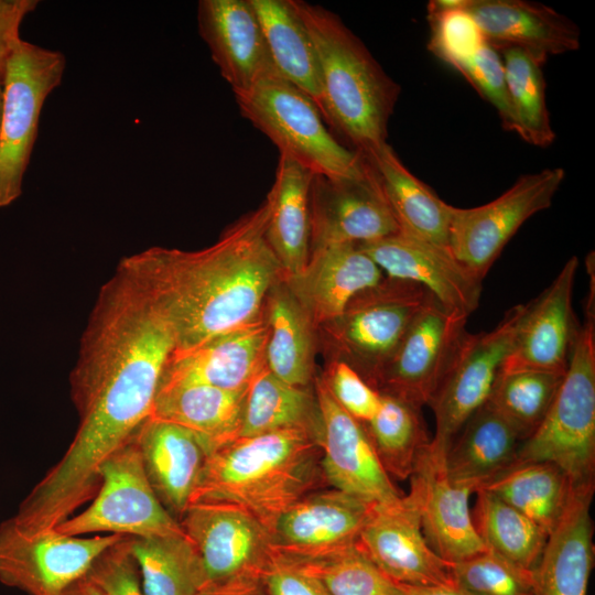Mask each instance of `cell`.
I'll list each match as a JSON object with an SVG mask.
<instances>
[{
    "label": "cell",
    "mask_w": 595,
    "mask_h": 595,
    "mask_svg": "<svg viewBox=\"0 0 595 595\" xmlns=\"http://www.w3.org/2000/svg\"><path fill=\"white\" fill-rule=\"evenodd\" d=\"M174 335L138 280L120 263L101 286L71 374L79 415L62 458L41 479L67 508L91 500L101 464L151 416Z\"/></svg>",
    "instance_id": "1"
},
{
    "label": "cell",
    "mask_w": 595,
    "mask_h": 595,
    "mask_svg": "<svg viewBox=\"0 0 595 595\" xmlns=\"http://www.w3.org/2000/svg\"><path fill=\"white\" fill-rule=\"evenodd\" d=\"M269 210L266 197L201 250L151 247L120 260L170 326L175 350L260 318L266 296L284 278L266 238Z\"/></svg>",
    "instance_id": "2"
},
{
    "label": "cell",
    "mask_w": 595,
    "mask_h": 595,
    "mask_svg": "<svg viewBox=\"0 0 595 595\" xmlns=\"http://www.w3.org/2000/svg\"><path fill=\"white\" fill-rule=\"evenodd\" d=\"M324 480L320 445L304 430L237 437L206 456L190 505H236L272 533L280 516Z\"/></svg>",
    "instance_id": "3"
},
{
    "label": "cell",
    "mask_w": 595,
    "mask_h": 595,
    "mask_svg": "<svg viewBox=\"0 0 595 595\" xmlns=\"http://www.w3.org/2000/svg\"><path fill=\"white\" fill-rule=\"evenodd\" d=\"M318 61L324 120L360 154L387 142L400 86L334 12L291 0Z\"/></svg>",
    "instance_id": "4"
},
{
    "label": "cell",
    "mask_w": 595,
    "mask_h": 595,
    "mask_svg": "<svg viewBox=\"0 0 595 595\" xmlns=\"http://www.w3.org/2000/svg\"><path fill=\"white\" fill-rule=\"evenodd\" d=\"M589 288L585 321L577 328L561 386L513 463H552L572 486L595 483V290Z\"/></svg>",
    "instance_id": "5"
},
{
    "label": "cell",
    "mask_w": 595,
    "mask_h": 595,
    "mask_svg": "<svg viewBox=\"0 0 595 595\" xmlns=\"http://www.w3.org/2000/svg\"><path fill=\"white\" fill-rule=\"evenodd\" d=\"M241 115L285 155L315 175L351 178L365 173V158L328 130L314 102L280 76L234 93Z\"/></svg>",
    "instance_id": "6"
},
{
    "label": "cell",
    "mask_w": 595,
    "mask_h": 595,
    "mask_svg": "<svg viewBox=\"0 0 595 595\" xmlns=\"http://www.w3.org/2000/svg\"><path fill=\"white\" fill-rule=\"evenodd\" d=\"M65 67L62 52L24 40L6 63L0 117V208L22 195L43 105L61 85Z\"/></svg>",
    "instance_id": "7"
},
{
    "label": "cell",
    "mask_w": 595,
    "mask_h": 595,
    "mask_svg": "<svg viewBox=\"0 0 595 595\" xmlns=\"http://www.w3.org/2000/svg\"><path fill=\"white\" fill-rule=\"evenodd\" d=\"M98 476L99 488L90 505L58 524L57 531L68 536L109 532L130 538L184 532L152 489L133 436L101 464Z\"/></svg>",
    "instance_id": "8"
},
{
    "label": "cell",
    "mask_w": 595,
    "mask_h": 595,
    "mask_svg": "<svg viewBox=\"0 0 595 595\" xmlns=\"http://www.w3.org/2000/svg\"><path fill=\"white\" fill-rule=\"evenodd\" d=\"M565 177L562 167L520 176L494 201L477 207L451 205L447 248L472 275L483 281L502 249L532 215L551 206Z\"/></svg>",
    "instance_id": "9"
},
{
    "label": "cell",
    "mask_w": 595,
    "mask_h": 595,
    "mask_svg": "<svg viewBox=\"0 0 595 595\" xmlns=\"http://www.w3.org/2000/svg\"><path fill=\"white\" fill-rule=\"evenodd\" d=\"M125 536H68L29 531L11 518L0 523V582L28 595H62L96 559Z\"/></svg>",
    "instance_id": "10"
},
{
    "label": "cell",
    "mask_w": 595,
    "mask_h": 595,
    "mask_svg": "<svg viewBox=\"0 0 595 595\" xmlns=\"http://www.w3.org/2000/svg\"><path fill=\"white\" fill-rule=\"evenodd\" d=\"M528 310L529 303L517 304L491 331L467 333L428 404L435 416L433 446L446 453L468 418L487 402Z\"/></svg>",
    "instance_id": "11"
},
{
    "label": "cell",
    "mask_w": 595,
    "mask_h": 595,
    "mask_svg": "<svg viewBox=\"0 0 595 595\" xmlns=\"http://www.w3.org/2000/svg\"><path fill=\"white\" fill-rule=\"evenodd\" d=\"M432 299L414 282L389 278L357 295L335 321L345 351L375 389L408 328Z\"/></svg>",
    "instance_id": "12"
},
{
    "label": "cell",
    "mask_w": 595,
    "mask_h": 595,
    "mask_svg": "<svg viewBox=\"0 0 595 595\" xmlns=\"http://www.w3.org/2000/svg\"><path fill=\"white\" fill-rule=\"evenodd\" d=\"M178 522L201 556L207 584L262 580L275 555L270 530L236 505L192 504Z\"/></svg>",
    "instance_id": "13"
},
{
    "label": "cell",
    "mask_w": 595,
    "mask_h": 595,
    "mask_svg": "<svg viewBox=\"0 0 595 595\" xmlns=\"http://www.w3.org/2000/svg\"><path fill=\"white\" fill-rule=\"evenodd\" d=\"M467 318L432 299L408 328L376 390L419 409L428 405L468 333Z\"/></svg>",
    "instance_id": "14"
},
{
    "label": "cell",
    "mask_w": 595,
    "mask_h": 595,
    "mask_svg": "<svg viewBox=\"0 0 595 595\" xmlns=\"http://www.w3.org/2000/svg\"><path fill=\"white\" fill-rule=\"evenodd\" d=\"M358 544L398 584L454 585L451 564L432 550L423 534L421 495L412 478L407 495L372 505Z\"/></svg>",
    "instance_id": "15"
},
{
    "label": "cell",
    "mask_w": 595,
    "mask_h": 595,
    "mask_svg": "<svg viewBox=\"0 0 595 595\" xmlns=\"http://www.w3.org/2000/svg\"><path fill=\"white\" fill-rule=\"evenodd\" d=\"M321 414V465L333 488L371 504L390 502L403 494L385 470L366 425L348 414L333 398L324 380L316 381Z\"/></svg>",
    "instance_id": "16"
},
{
    "label": "cell",
    "mask_w": 595,
    "mask_h": 595,
    "mask_svg": "<svg viewBox=\"0 0 595 595\" xmlns=\"http://www.w3.org/2000/svg\"><path fill=\"white\" fill-rule=\"evenodd\" d=\"M366 163L365 173L357 177L314 175L311 251L332 245L370 242L399 232L367 160Z\"/></svg>",
    "instance_id": "17"
},
{
    "label": "cell",
    "mask_w": 595,
    "mask_h": 595,
    "mask_svg": "<svg viewBox=\"0 0 595 595\" xmlns=\"http://www.w3.org/2000/svg\"><path fill=\"white\" fill-rule=\"evenodd\" d=\"M577 267V257H571L552 283L529 302L528 313L501 372L565 374L580 326L572 303Z\"/></svg>",
    "instance_id": "18"
},
{
    "label": "cell",
    "mask_w": 595,
    "mask_h": 595,
    "mask_svg": "<svg viewBox=\"0 0 595 595\" xmlns=\"http://www.w3.org/2000/svg\"><path fill=\"white\" fill-rule=\"evenodd\" d=\"M198 33L234 93L279 76L250 0H201Z\"/></svg>",
    "instance_id": "19"
},
{
    "label": "cell",
    "mask_w": 595,
    "mask_h": 595,
    "mask_svg": "<svg viewBox=\"0 0 595 595\" xmlns=\"http://www.w3.org/2000/svg\"><path fill=\"white\" fill-rule=\"evenodd\" d=\"M444 457L445 452L430 441L410 478L420 489L425 540L440 558L453 564L487 549L476 532L469 508L475 490L447 476Z\"/></svg>",
    "instance_id": "20"
},
{
    "label": "cell",
    "mask_w": 595,
    "mask_h": 595,
    "mask_svg": "<svg viewBox=\"0 0 595 595\" xmlns=\"http://www.w3.org/2000/svg\"><path fill=\"white\" fill-rule=\"evenodd\" d=\"M388 278L426 289L444 307L469 316L478 306L482 281L442 247L401 232L357 244Z\"/></svg>",
    "instance_id": "21"
},
{
    "label": "cell",
    "mask_w": 595,
    "mask_h": 595,
    "mask_svg": "<svg viewBox=\"0 0 595 595\" xmlns=\"http://www.w3.org/2000/svg\"><path fill=\"white\" fill-rule=\"evenodd\" d=\"M372 505L339 489H316L277 520L274 549L282 555L307 558L354 544Z\"/></svg>",
    "instance_id": "22"
},
{
    "label": "cell",
    "mask_w": 595,
    "mask_h": 595,
    "mask_svg": "<svg viewBox=\"0 0 595 595\" xmlns=\"http://www.w3.org/2000/svg\"><path fill=\"white\" fill-rule=\"evenodd\" d=\"M285 279L312 321L335 322L357 295L383 281V272L357 244H343L313 249L304 269Z\"/></svg>",
    "instance_id": "23"
},
{
    "label": "cell",
    "mask_w": 595,
    "mask_h": 595,
    "mask_svg": "<svg viewBox=\"0 0 595 595\" xmlns=\"http://www.w3.org/2000/svg\"><path fill=\"white\" fill-rule=\"evenodd\" d=\"M465 10L496 51L523 50L547 62L552 55L578 50L581 31L565 15L524 0H467Z\"/></svg>",
    "instance_id": "24"
},
{
    "label": "cell",
    "mask_w": 595,
    "mask_h": 595,
    "mask_svg": "<svg viewBox=\"0 0 595 595\" xmlns=\"http://www.w3.org/2000/svg\"><path fill=\"white\" fill-rule=\"evenodd\" d=\"M268 324L259 318L195 347L174 350L160 385L198 383L248 389L266 367Z\"/></svg>",
    "instance_id": "25"
},
{
    "label": "cell",
    "mask_w": 595,
    "mask_h": 595,
    "mask_svg": "<svg viewBox=\"0 0 595 595\" xmlns=\"http://www.w3.org/2000/svg\"><path fill=\"white\" fill-rule=\"evenodd\" d=\"M595 483L573 486L533 572V595H587L594 564L591 506Z\"/></svg>",
    "instance_id": "26"
},
{
    "label": "cell",
    "mask_w": 595,
    "mask_h": 595,
    "mask_svg": "<svg viewBox=\"0 0 595 595\" xmlns=\"http://www.w3.org/2000/svg\"><path fill=\"white\" fill-rule=\"evenodd\" d=\"M149 483L165 509L180 519L190 506L208 451L192 431L150 416L133 435Z\"/></svg>",
    "instance_id": "27"
},
{
    "label": "cell",
    "mask_w": 595,
    "mask_h": 595,
    "mask_svg": "<svg viewBox=\"0 0 595 595\" xmlns=\"http://www.w3.org/2000/svg\"><path fill=\"white\" fill-rule=\"evenodd\" d=\"M361 155L377 178L399 232L448 250L451 205L413 175L388 142Z\"/></svg>",
    "instance_id": "28"
},
{
    "label": "cell",
    "mask_w": 595,
    "mask_h": 595,
    "mask_svg": "<svg viewBox=\"0 0 595 595\" xmlns=\"http://www.w3.org/2000/svg\"><path fill=\"white\" fill-rule=\"evenodd\" d=\"M314 173L296 161L279 155L266 238L278 258L284 279L299 274L311 253V191Z\"/></svg>",
    "instance_id": "29"
},
{
    "label": "cell",
    "mask_w": 595,
    "mask_h": 595,
    "mask_svg": "<svg viewBox=\"0 0 595 595\" xmlns=\"http://www.w3.org/2000/svg\"><path fill=\"white\" fill-rule=\"evenodd\" d=\"M247 392L198 383L160 385L151 416L192 431L209 454L239 436Z\"/></svg>",
    "instance_id": "30"
},
{
    "label": "cell",
    "mask_w": 595,
    "mask_h": 595,
    "mask_svg": "<svg viewBox=\"0 0 595 595\" xmlns=\"http://www.w3.org/2000/svg\"><path fill=\"white\" fill-rule=\"evenodd\" d=\"M522 440L487 403L473 413L448 445L444 462L447 476L476 490L510 467Z\"/></svg>",
    "instance_id": "31"
},
{
    "label": "cell",
    "mask_w": 595,
    "mask_h": 595,
    "mask_svg": "<svg viewBox=\"0 0 595 595\" xmlns=\"http://www.w3.org/2000/svg\"><path fill=\"white\" fill-rule=\"evenodd\" d=\"M278 75L320 107L321 74L312 39L291 0H250Z\"/></svg>",
    "instance_id": "32"
},
{
    "label": "cell",
    "mask_w": 595,
    "mask_h": 595,
    "mask_svg": "<svg viewBox=\"0 0 595 595\" xmlns=\"http://www.w3.org/2000/svg\"><path fill=\"white\" fill-rule=\"evenodd\" d=\"M572 487L556 465L527 462L511 465L478 489L493 493L550 534L565 510Z\"/></svg>",
    "instance_id": "33"
},
{
    "label": "cell",
    "mask_w": 595,
    "mask_h": 595,
    "mask_svg": "<svg viewBox=\"0 0 595 595\" xmlns=\"http://www.w3.org/2000/svg\"><path fill=\"white\" fill-rule=\"evenodd\" d=\"M288 429L304 430L320 442L321 414L316 396L284 382L264 367L248 388L238 437Z\"/></svg>",
    "instance_id": "34"
},
{
    "label": "cell",
    "mask_w": 595,
    "mask_h": 595,
    "mask_svg": "<svg viewBox=\"0 0 595 595\" xmlns=\"http://www.w3.org/2000/svg\"><path fill=\"white\" fill-rule=\"evenodd\" d=\"M311 318L288 286L277 284L269 298L264 363L284 382L305 388L312 377Z\"/></svg>",
    "instance_id": "35"
},
{
    "label": "cell",
    "mask_w": 595,
    "mask_h": 595,
    "mask_svg": "<svg viewBox=\"0 0 595 595\" xmlns=\"http://www.w3.org/2000/svg\"><path fill=\"white\" fill-rule=\"evenodd\" d=\"M145 595H196L207 577L193 542L183 533L130 538Z\"/></svg>",
    "instance_id": "36"
},
{
    "label": "cell",
    "mask_w": 595,
    "mask_h": 595,
    "mask_svg": "<svg viewBox=\"0 0 595 595\" xmlns=\"http://www.w3.org/2000/svg\"><path fill=\"white\" fill-rule=\"evenodd\" d=\"M472 510L474 527L487 550L533 571L549 534L529 517L494 495L478 489Z\"/></svg>",
    "instance_id": "37"
},
{
    "label": "cell",
    "mask_w": 595,
    "mask_h": 595,
    "mask_svg": "<svg viewBox=\"0 0 595 595\" xmlns=\"http://www.w3.org/2000/svg\"><path fill=\"white\" fill-rule=\"evenodd\" d=\"M365 425L387 474L400 480L410 478L431 441L421 409L381 393L377 412Z\"/></svg>",
    "instance_id": "38"
},
{
    "label": "cell",
    "mask_w": 595,
    "mask_h": 595,
    "mask_svg": "<svg viewBox=\"0 0 595 595\" xmlns=\"http://www.w3.org/2000/svg\"><path fill=\"white\" fill-rule=\"evenodd\" d=\"M518 133L527 143L545 148L552 144V129L545 99L544 61L516 47L499 51Z\"/></svg>",
    "instance_id": "39"
},
{
    "label": "cell",
    "mask_w": 595,
    "mask_h": 595,
    "mask_svg": "<svg viewBox=\"0 0 595 595\" xmlns=\"http://www.w3.org/2000/svg\"><path fill=\"white\" fill-rule=\"evenodd\" d=\"M280 555L320 582L331 595H404L399 584L368 558L358 542L314 556Z\"/></svg>",
    "instance_id": "40"
},
{
    "label": "cell",
    "mask_w": 595,
    "mask_h": 595,
    "mask_svg": "<svg viewBox=\"0 0 595 595\" xmlns=\"http://www.w3.org/2000/svg\"><path fill=\"white\" fill-rule=\"evenodd\" d=\"M563 377L539 370L500 372L486 403L511 424L523 442L543 421Z\"/></svg>",
    "instance_id": "41"
},
{
    "label": "cell",
    "mask_w": 595,
    "mask_h": 595,
    "mask_svg": "<svg viewBox=\"0 0 595 595\" xmlns=\"http://www.w3.org/2000/svg\"><path fill=\"white\" fill-rule=\"evenodd\" d=\"M451 577L469 595H533V572L490 550L451 564Z\"/></svg>",
    "instance_id": "42"
},
{
    "label": "cell",
    "mask_w": 595,
    "mask_h": 595,
    "mask_svg": "<svg viewBox=\"0 0 595 595\" xmlns=\"http://www.w3.org/2000/svg\"><path fill=\"white\" fill-rule=\"evenodd\" d=\"M464 7L451 10L428 8L431 30L428 47L452 67L486 44L480 29Z\"/></svg>",
    "instance_id": "43"
},
{
    "label": "cell",
    "mask_w": 595,
    "mask_h": 595,
    "mask_svg": "<svg viewBox=\"0 0 595 595\" xmlns=\"http://www.w3.org/2000/svg\"><path fill=\"white\" fill-rule=\"evenodd\" d=\"M454 68L496 109L502 128L515 132L516 123L499 52L486 43L473 56L457 63Z\"/></svg>",
    "instance_id": "44"
},
{
    "label": "cell",
    "mask_w": 595,
    "mask_h": 595,
    "mask_svg": "<svg viewBox=\"0 0 595 595\" xmlns=\"http://www.w3.org/2000/svg\"><path fill=\"white\" fill-rule=\"evenodd\" d=\"M129 541L130 537H125L108 548L86 574L107 595H145Z\"/></svg>",
    "instance_id": "45"
},
{
    "label": "cell",
    "mask_w": 595,
    "mask_h": 595,
    "mask_svg": "<svg viewBox=\"0 0 595 595\" xmlns=\"http://www.w3.org/2000/svg\"><path fill=\"white\" fill-rule=\"evenodd\" d=\"M324 382L336 402L359 422L368 423L377 412L381 393L347 361H336Z\"/></svg>",
    "instance_id": "46"
},
{
    "label": "cell",
    "mask_w": 595,
    "mask_h": 595,
    "mask_svg": "<svg viewBox=\"0 0 595 595\" xmlns=\"http://www.w3.org/2000/svg\"><path fill=\"white\" fill-rule=\"evenodd\" d=\"M262 582L268 595H331L320 582L296 570L277 552Z\"/></svg>",
    "instance_id": "47"
},
{
    "label": "cell",
    "mask_w": 595,
    "mask_h": 595,
    "mask_svg": "<svg viewBox=\"0 0 595 595\" xmlns=\"http://www.w3.org/2000/svg\"><path fill=\"white\" fill-rule=\"evenodd\" d=\"M39 4L37 0H0V69L21 43L20 28L26 15Z\"/></svg>",
    "instance_id": "48"
},
{
    "label": "cell",
    "mask_w": 595,
    "mask_h": 595,
    "mask_svg": "<svg viewBox=\"0 0 595 595\" xmlns=\"http://www.w3.org/2000/svg\"><path fill=\"white\" fill-rule=\"evenodd\" d=\"M196 595H268L262 580L208 583Z\"/></svg>",
    "instance_id": "49"
},
{
    "label": "cell",
    "mask_w": 595,
    "mask_h": 595,
    "mask_svg": "<svg viewBox=\"0 0 595 595\" xmlns=\"http://www.w3.org/2000/svg\"><path fill=\"white\" fill-rule=\"evenodd\" d=\"M404 595H469L455 585H407L399 584Z\"/></svg>",
    "instance_id": "50"
},
{
    "label": "cell",
    "mask_w": 595,
    "mask_h": 595,
    "mask_svg": "<svg viewBox=\"0 0 595 595\" xmlns=\"http://www.w3.org/2000/svg\"><path fill=\"white\" fill-rule=\"evenodd\" d=\"M62 595H107L98 585H96L86 575L71 586Z\"/></svg>",
    "instance_id": "51"
},
{
    "label": "cell",
    "mask_w": 595,
    "mask_h": 595,
    "mask_svg": "<svg viewBox=\"0 0 595 595\" xmlns=\"http://www.w3.org/2000/svg\"><path fill=\"white\" fill-rule=\"evenodd\" d=\"M2 83H3V72L0 69V117H1V107H2Z\"/></svg>",
    "instance_id": "52"
}]
</instances>
